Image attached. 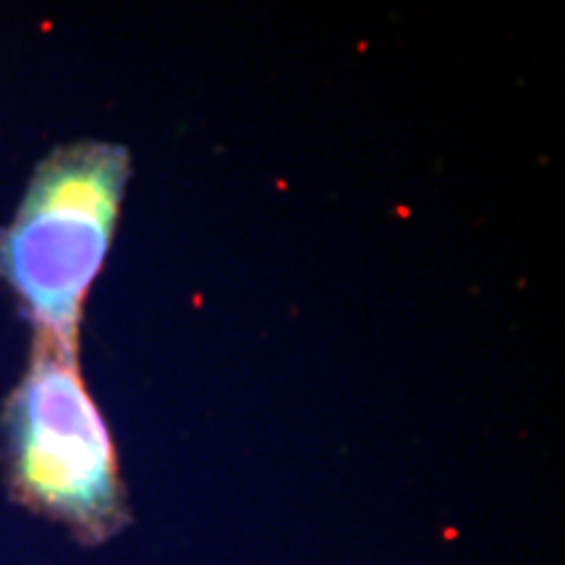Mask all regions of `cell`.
I'll return each instance as SVG.
<instances>
[{"instance_id": "1", "label": "cell", "mask_w": 565, "mask_h": 565, "mask_svg": "<svg viewBox=\"0 0 565 565\" xmlns=\"http://www.w3.org/2000/svg\"><path fill=\"white\" fill-rule=\"evenodd\" d=\"M3 469L21 505L84 545H100L129 524L108 424L71 345L34 333L24 377L6 401Z\"/></svg>"}, {"instance_id": "2", "label": "cell", "mask_w": 565, "mask_h": 565, "mask_svg": "<svg viewBox=\"0 0 565 565\" xmlns=\"http://www.w3.org/2000/svg\"><path fill=\"white\" fill-rule=\"evenodd\" d=\"M131 160L121 145L84 139L34 168L11 225L0 231V278L34 333L76 349L82 309L108 257Z\"/></svg>"}]
</instances>
